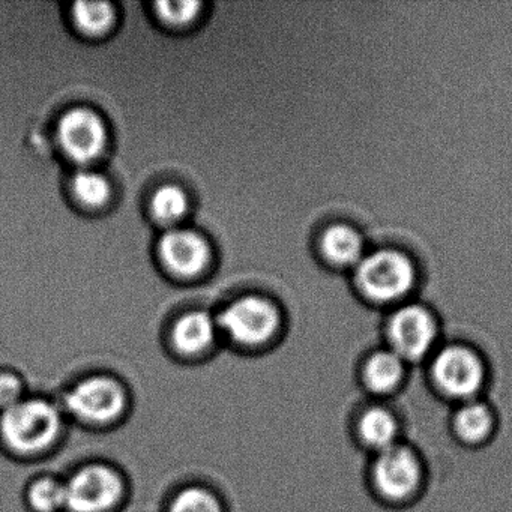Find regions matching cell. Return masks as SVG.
Instances as JSON below:
<instances>
[{"instance_id":"obj_8","label":"cell","mask_w":512,"mask_h":512,"mask_svg":"<svg viewBox=\"0 0 512 512\" xmlns=\"http://www.w3.org/2000/svg\"><path fill=\"white\" fill-rule=\"evenodd\" d=\"M55 136L62 155L77 169L94 167L109 148V125L103 115L91 107H71L62 113Z\"/></svg>"},{"instance_id":"obj_21","label":"cell","mask_w":512,"mask_h":512,"mask_svg":"<svg viewBox=\"0 0 512 512\" xmlns=\"http://www.w3.org/2000/svg\"><path fill=\"white\" fill-rule=\"evenodd\" d=\"M493 413L479 401H467L460 407L454 418V430L461 440L479 443L493 430Z\"/></svg>"},{"instance_id":"obj_22","label":"cell","mask_w":512,"mask_h":512,"mask_svg":"<svg viewBox=\"0 0 512 512\" xmlns=\"http://www.w3.org/2000/svg\"><path fill=\"white\" fill-rule=\"evenodd\" d=\"M32 389L22 371L10 365H0V413L25 400Z\"/></svg>"},{"instance_id":"obj_12","label":"cell","mask_w":512,"mask_h":512,"mask_svg":"<svg viewBox=\"0 0 512 512\" xmlns=\"http://www.w3.org/2000/svg\"><path fill=\"white\" fill-rule=\"evenodd\" d=\"M371 473L374 487L383 497L404 500L412 496L421 484V461L412 449L397 443L377 454Z\"/></svg>"},{"instance_id":"obj_15","label":"cell","mask_w":512,"mask_h":512,"mask_svg":"<svg viewBox=\"0 0 512 512\" xmlns=\"http://www.w3.org/2000/svg\"><path fill=\"white\" fill-rule=\"evenodd\" d=\"M26 512H65L67 490L64 473L37 472L22 488Z\"/></svg>"},{"instance_id":"obj_10","label":"cell","mask_w":512,"mask_h":512,"mask_svg":"<svg viewBox=\"0 0 512 512\" xmlns=\"http://www.w3.org/2000/svg\"><path fill=\"white\" fill-rule=\"evenodd\" d=\"M157 256L167 274L178 280H194L208 271L214 251L202 232L179 226L166 230L158 239Z\"/></svg>"},{"instance_id":"obj_16","label":"cell","mask_w":512,"mask_h":512,"mask_svg":"<svg viewBox=\"0 0 512 512\" xmlns=\"http://www.w3.org/2000/svg\"><path fill=\"white\" fill-rule=\"evenodd\" d=\"M70 191L73 199L86 209L104 208L115 196L112 179L95 167L74 170L70 178Z\"/></svg>"},{"instance_id":"obj_1","label":"cell","mask_w":512,"mask_h":512,"mask_svg":"<svg viewBox=\"0 0 512 512\" xmlns=\"http://www.w3.org/2000/svg\"><path fill=\"white\" fill-rule=\"evenodd\" d=\"M71 428L56 395L32 391L0 413V454L19 464L46 463L65 448Z\"/></svg>"},{"instance_id":"obj_19","label":"cell","mask_w":512,"mask_h":512,"mask_svg":"<svg viewBox=\"0 0 512 512\" xmlns=\"http://www.w3.org/2000/svg\"><path fill=\"white\" fill-rule=\"evenodd\" d=\"M359 436L374 451H385L397 445L398 422L385 407H370L362 413L358 422Z\"/></svg>"},{"instance_id":"obj_17","label":"cell","mask_w":512,"mask_h":512,"mask_svg":"<svg viewBox=\"0 0 512 512\" xmlns=\"http://www.w3.org/2000/svg\"><path fill=\"white\" fill-rule=\"evenodd\" d=\"M362 373L370 391L389 394L403 382L406 362L391 349L376 350L368 356Z\"/></svg>"},{"instance_id":"obj_2","label":"cell","mask_w":512,"mask_h":512,"mask_svg":"<svg viewBox=\"0 0 512 512\" xmlns=\"http://www.w3.org/2000/svg\"><path fill=\"white\" fill-rule=\"evenodd\" d=\"M56 397L71 427L92 434L115 433L130 421L136 409L133 386L109 368L74 374Z\"/></svg>"},{"instance_id":"obj_14","label":"cell","mask_w":512,"mask_h":512,"mask_svg":"<svg viewBox=\"0 0 512 512\" xmlns=\"http://www.w3.org/2000/svg\"><path fill=\"white\" fill-rule=\"evenodd\" d=\"M119 14L115 4L98 2H74L71 5L70 20L74 31L85 40L101 41L115 34Z\"/></svg>"},{"instance_id":"obj_9","label":"cell","mask_w":512,"mask_h":512,"mask_svg":"<svg viewBox=\"0 0 512 512\" xmlns=\"http://www.w3.org/2000/svg\"><path fill=\"white\" fill-rule=\"evenodd\" d=\"M431 373L442 394L454 400L470 401L484 385V361L469 344L440 347L431 362Z\"/></svg>"},{"instance_id":"obj_3","label":"cell","mask_w":512,"mask_h":512,"mask_svg":"<svg viewBox=\"0 0 512 512\" xmlns=\"http://www.w3.org/2000/svg\"><path fill=\"white\" fill-rule=\"evenodd\" d=\"M217 316L224 349L242 358H262L283 344L289 331L286 311L275 299L248 293L224 305Z\"/></svg>"},{"instance_id":"obj_11","label":"cell","mask_w":512,"mask_h":512,"mask_svg":"<svg viewBox=\"0 0 512 512\" xmlns=\"http://www.w3.org/2000/svg\"><path fill=\"white\" fill-rule=\"evenodd\" d=\"M317 257L326 268L350 272L368 253L367 238L358 226L340 218H328L319 227L314 241Z\"/></svg>"},{"instance_id":"obj_4","label":"cell","mask_w":512,"mask_h":512,"mask_svg":"<svg viewBox=\"0 0 512 512\" xmlns=\"http://www.w3.org/2000/svg\"><path fill=\"white\" fill-rule=\"evenodd\" d=\"M350 280L362 301L389 311L415 298L419 286L418 262L403 248L373 247L350 272Z\"/></svg>"},{"instance_id":"obj_18","label":"cell","mask_w":512,"mask_h":512,"mask_svg":"<svg viewBox=\"0 0 512 512\" xmlns=\"http://www.w3.org/2000/svg\"><path fill=\"white\" fill-rule=\"evenodd\" d=\"M191 211L190 197L178 184H164L152 193L149 212L152 220L164 229H175Z\"/></svg>"},{"instance_id":"obj_13","label":"cell","mask_w":512,"mask_h":512,"mask_svg":"<svg viewBox=\"0 0 512 512\" xmlns=\"http://www.w3.org/2000/svg\"><path fill=\"white\" fill-rule=\"evenodd\" d=\"M160 512H232L226 493L214 482L187 478L167 490Z\"/></svg>"},{"instance_id":"obj_6","label":"cell","mask_w":512,"mask_h":512,"mask_svg":"<svg viewBox=\"0 0 512 512\" xmlns=\"http://www.w3.org/2000/svg\"><path fill=\"white\" fill-rule=\"evenodd\" d=\"M161 347L170 361L182 367H200L224 350L217 316L197 308L179 313L161 335Z\"/></svg>"},{"instance_id":"obj_5","label":"cell","mask_w":512,"mask_h":512,"mask_svg":"<svg viewBox=\"0 0 512 512\" xmlns=\"http://www.w3.org/2000/svg\"><path fill=\"white\" fill-rule=\"evenodd\" d=\"M65 512H124L133 499V479L118 461L91 457L64 473Z\"/></svg>"},{"instance_id":"obj_7","label":"cell","mask_w":512,"mask_h":512,"mask_svg":"<svg viewBox=\"0 0 512 512\" xmlns=\"http://www.w3.org/2000/svg\"><path fill=\"white\" fill-rule=\"evenodd\" d=\"M383 337L404 362L427 358L442 337L439 317L424 302L410 299L388 311Z\"/></svg>"},{"instance_id":"obj_20","label":"cell","mask_w":512,"mask_h":512,"mask_svg":"<svg viewBox=\"0 0 512 512\" xmlns=\"http://www.w3.org/2000/svg\"><path fill=\"white\" fill-rule=\"evenodd\" d=\"M206 4L202 0H158L151 5L152 16L167 31H187L199 22Z\"/></svg>"}]
</instances>
